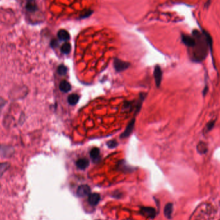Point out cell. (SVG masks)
<instances>
[{
    "label": "cell",
    "instance_id": "e0dca14e",
    "mask_svg": "<svg viewBox=\"0 0 220 220\" xmlns=\"http://www.w3.org/2000/svg\"><path fill=\"white\" fill-rule=\"evenodd\" d=\"M26 8L30 12H34L37 9V7L34 1H28L26 3Z\"/></svg>",
    "mask_w": 220,
    "mask_h": 220
},
{
    "label": "cell",
    "instance_id": "4fadbf2b",
    "mask_svg": "<svg viewBox=\"0 0 220 220\" xmlns=\"http://www.w3.org/2000/svg\"><path fill=\"white\" fill-rule=\"evenodd\" d=\"M172 212H173V204L171 203H167L164 208V214L168 219L171 218Z\"/></svg>",
    "mask_w": 220,
    "mask_h": 220
},
{
    "label": "cell",
    "instance_id": "5bb4252c",
    "mask_svg": "<svg viewBox=\"0 0 220 220\" xmlns=\"http://www.w3.org/2000/svg\"><path fill=\"white\" fill-rule=\"evenodd\" d=\"M79 100V96L77 94H72L68 96V102L70 105H76Z\"/></svg>",
    "mask_w": 220,
    "mask_h": 220
},
{
    "label": "cell",
    "instance_id": "44dd1931",
    "mask_svg": "<svg viewBox=\"0 0 220 220\" xmlns=\"http://www.w3.org/2000/svg\"><path fill=\"white\" fill-rule=\"evenodd\" d=\"M214 123H215L214 121H210V122L208 123V124L207 125V131L211 130V129L214 127Z\"/></svg>",
    "mask_w": 220,
    "mask_h": 220
},
{
    "label": "cell",
    "instance_id": "ffe728a7",
    "mask_svg": "<svg viewBox=\"0 0 220 220\" xmlns=\"http://www.w3.org/2000/svg\"><path fill=\"white\" fill-rule=\"evenodd\" d=\"M117 145H118V143H117V141L115 140L109 141L107 143V146L111 149H113L115 148V147H116L117 146Z\"/></svg>",
    "mask_w": 220,
    "mask_h": 220
},
{
    "label": "cell",
    "instance_id": "8fae6325",
    "mask_svg": "<svg viewBox=\"0 0 220 220\" xmlns=\"http://www.w3.org/2000/svg\"><path fill=\"white\" fill-rule=\"evenodd\" d=\"M77 167L80 169H85L89 165V161L86 158L79 159L76 161Z\"/></svg>",
    "mask_w": 220,
    "mask_h": 220
},
{
    "label": "cell",
    "instance_id": "ba28073f",
    "mask_svg": "<svg viewBox=\"0 0 220 220\" xmlns=\"http://www.w3.org/2000/svg\"><path fill=\"white\" fill-rule=\"evenodd\" d=\"M100 201V195L99 194H91L89 195L88 202L92 206L97 205Z\"/></svg>",
    "mask_w": 220,
    "mask_h": 220
},
{
    "label": "cell",
    "instance_id": "30bf717a",
    "mask_svg": "<svg viewBox=\"0 0 220 220\" xmlns=\"http://www.w3.org/2000/svg\"><path fill=\"white\" fill-rule=\"evenodd\" d=\"M57 36H58V38L60 40L64 41H68L70 38V34L66 30H60L57 33Z\"/></svg>",
    "mask_w": 220,
    "mask_h": 220
},
{
    "label": "cell",
    "instance_id": "2e32d148",
    "mask_svg": "<svg viewBox=\"0 0 220 220\" xmlns=\"http://www.w3.org/2000/svg\"><path fill=\"white\" fill-rule=\"evenodd\" d=\"M71 49V47L70 43H68V42H66L64 44L62 45L61 50V52L65 54H68L70 52Z\"/></svg>",
    "mask_w": 220,
    "mask_h": 220
},
{
    "label": "cell",
    "instance_id": "9a60e30c",
    "mask_svg": "<svg viewBox=\"0 0 220 220\" xmlns=\"http://www.w3.org/2000/svg\"><path fill=\"white\" fill-rule=\"evenodd\" d=\"M197 150L199 153L201 154H205L208 150V147H207V144L205 143L202 142V141H201V142L199 143L198 145Z\"/></svg>",
    "mask_w": 220,
    "mask_h": 220
},
{
    "label": "cell",
    "instance_id": "d6986e66",
    "mask_svg": "<svg viewBox=\"0 0 220 220\" xmlns=\"http://www.w3.org/2000/svg\"><path fill=\"white\" fill-rule=\"evenodd\" d=\"M67 72H68V68L64 65H59L58 67V68H57V73H58L59 75H61V76H64V75H66V73H67Z\"/></svg>",
    "mask_w": 220,
    "mask_h": 220
},
{
    "label": "cell",
    "instance_id": "5b68a950",
    "mask_svg": "<svg viewBox=\"0 0 220 220\" xmlns=\"http://www.w3.org/2000/svg\"><path fill=\"white\" fill-rule=\"evenodd\" d=\"M135 122V119H133L131 121L129 122V123L127 126V127H126L124 132L122 134V135H120V138H127L131 134V132H133V129H134Z\"/></svg>",
    "mask_w": 220,
    "mask_h": 220
},
{
    "label": "cell",
    "instance_id": "7c38bea8",
    "mask_svg": "<svg viewBox=\"0 0 220 220\" xmlns=\"http://www.w3.org/2000/svg\"><path fill=\"white\" fill-rule=\"evenodd\" d=\"M90 156L93 161L97 162L100 159V150L98 148H93L90 151Z\"/></svg>",
    "mask_w": 220,
    "mask_h": 220
},
{
    "label": "cell",
    "instance_id": "3957f363",
    "mask_svg": "<svg viewBox=\"0 0 220 220\" xmlns=\"http://www.w3.org/2000/svg\"><path fill=\"white\" fill-rule=\"evenodd\" d=\"M14 152V149L10 147L0 146V156L1 157H10Z\"/></svg>",
    "mask_w": 220,
    "mask_h": 220
},
{
    "label": "cell",
    "instance_id": "9c48e42d",
    "mask_svg": "<svg viewBox=\"0 0 220 220\" xmlns=\"http://www.w3.org/2000/svg\"><path fill=\"white\" fill-rule=\"evenodd\" d=\"M59 89L61 90V91H62V92L66 93L70 91L71 89V86L70 83L68 82L67 81L63 80L59 84Z\"/></svg>",
    "mask_w": 220,
    "mask_h": 220
},
{
    "label": "cell",
    "instance_id": "6da1fadb",
    "mask_svg": "<svg viewBox=\"0 0 220 220\" xmlns=\"http://www.w3.org/2000/svg\"><path fill=\"white\" fill-rule=\"evenodd\" d=\"M130 64L128 62L123 61L119 58H115L114 60V67L116 71L122 72L127 69Z\"/></svg>",
    "mask_w": 220,
    "mask_h": 220
},
{
    "label": "cell",
    "instance_id": "603a6c76",
    "mask_svg": "<svg viewBox=\"0 0 220 220\" xmlns=\"http://www.w3.org/2000/svg\"><path fill=\"white\" fill-rule=\"evenodd\" d=\"M5 101L4 100V99H3L2 98H0V107L3 106V105L5 104Z\"/></svg>",
    "mask_w": 220,
    "mask_h": 220
},
{
    "label": "cell",
    "instance_id": "8992f818",
    "mask_svg": "<svg viewBox=\"0 0 220 220\" xmlns=\"http://www.w3.org/2000/svg\"><path fill=\"white\" fill-rule=\"evenodd\" d=\"M182 40L183 43L188 47H192L196 45V40L194 38L191 37V36L187 35H182Z\"/></svg>",
    "mask_w": 220,
    "mask_h": 220
},
{
    "label": "cell",
    "instance_id": "7a4b0ae2",
    "mask_svg": "<svg viewBox=\"0 0 220 220\" xmlns=\"http://www.w3.org/2000/svg\"><path fill=\"white\" fill-rule=\"evenodd\" d=\"M90 191H91V189H90V187L88 185H82L78 187L77 191V194L78 196L84 197L88 195H90Z\"/></svg>",
    "mask_w": 220,
    "mask_h": 220
},
{
    "label": "cell",
    "instance_id": "277c9868",
    "mask_svg": "<svg viewBox=\"0 0 220 220\" xmlns=\"http://www.w3.org/2000/svg\"><path fill=\"white\" fill-rule=\"evenodd\" d=\"M154 77L155 81L156 83V85L158 87H160L162 81V72L160 67L158 65H156L155 67L154 70Z\"/></svg>",
    "mask_w": 220,
    "mask_h": 220
},
{
    "label": "cell",
    "instance_id": "7402d4cb",
    "mask_svg": "<svg viewBox=\"0 0 220 220\" xmlns=\"http://www.w3.org/2000/svg\"><path fill=\"white\" fill-rule=\"evenodd\" d=\"M93 13V12L92 10H88V11H86L85 13H84V14H83L81 16V18H86L87 17H89L90 15H91Z\"/></svg>",
    "mask_w": 220,
    "mask_h": 220
},
{
    "label": "cell",
    "instance_id": "ac0fdd59",
    "mask_svg": "<svg viewBox=\"0 0 220 220\" xmlns=\"http://www.w3.org/2000/svg\"><path fill=\"white\" fill-rule=\"evenodd\" d=\"M9 167H10V164L8 163H0V177H1L3 174L5 173V172L7 170Z\"/></svg>",
    "mask_w": 220,
    "mask_h": 220
},
{
    "label": "cell",
    "instance_id": "52a82bcc",
    "mask_svg": "<svg viewBox=\"0 0 220 220\" xmlns=\"http://www.w3.org/2000/svg\"><path fill=\"white\" fill-rule=\"evenodd\" d=\"M141 212L143 214H145L146 216L149 218H153L156 216V210L155 209L151 207H143L141 209Z\"/></svg>",
    "mask_w": 220,
    "mask_h": 220
}]
</instances>
